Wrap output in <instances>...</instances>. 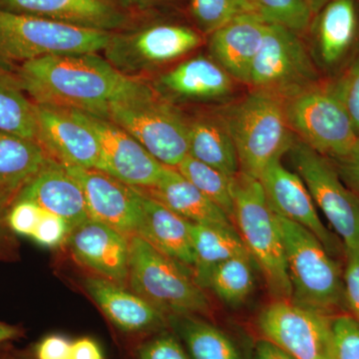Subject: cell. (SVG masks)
Masks as SVG:
<instances>
[{"label":"cell","mask_w":359,"mask_h":359,"mask_svg":"<svg viewBox=\"0 0 359 359\" xmlns=\"http://www.w3.org/2000/svg\"><path fill=\"white\" fill-rule=\"evenodd\" d=\"M335 359H359V323L349 313L332 320Z\"/></svg>","instance_id":"obj_36"},{"label":"cell","mask_w":359,"mask_h":359,"mask_svg":"<svg viewBox=\"0 0 359 359\" xmlns=\"http://www.w3.org/2000/svg\"><path fill=\"white\" fill-rule=\"evenodd\" d=\"M294 172L314 204L337 233L344 250L359 249V197L346 185L328 158L295 138L289 152Z\"/></svg>","instance_id":"obj_10"},{"label":"cell","mask_w":359,"mask_h":359,"mask_svg":"<svg viewBox=\"0 0 359 359\" xmlns=\"http://www.w3.org/2000/svg\"><path fill=\"white\" fill-rule=\"evenodd\" d=\"M330 86L344 105L359 137V54Z\"/></svg>","instance_id":"obj_35"},{"label":"cell","mask_w":359,"mask_h":359,"mask_svg":"<svg viewBox=\"0 0 359 359\" xmlns=\"http://www.w3.org/2000/svg\"><path fill=\"white\" fill-rule=\"evenodd\" d=\"M344 297L346 311L359 323V249L344 250Z\"/></svg>","instance_id":"obj_40"},{"label":"cell","mask_w":359,"mask_h":359,"mask_svg":"<svg viewBox=\"0 0 359 359\" xmlns=\"http://www.w3.org/2000/svg\"><path fill=\"white\" fill-rule=\"evenodd\" d=\"M285 247L292 302L335 316L346 311L344 271L313 233L276 214Z\"/></svg>","instance_id":"obj_4"},{"label":"cell","mask_w":359,"mask_h":359,"mask_svg":"<svg viewBox=\"0 0 359 359\" xmlns=\"http://www.w3.org/2000/svg\"><path fill=\"white\" fill-rule=\"evenodd\" d=\"M18 335H20V330L18 328L0 323V342L15 339Z\"/></svg>","instance_id":"obj_46"},{"label":"cell","mask_w":359,"mask_h":359,"mask_svg":"<svg viewBox=\"0 0 359 359\" xmlns=\"http://www.w3.org/2000/svg\"><path fill=\"white\" fill-rule=\"evenodd\" d=\"M271 210L278 216L313 233L332 257L344 252V245L321 221L316 205L301 177L276 160L259 179Z\"/></svg>","instance_id":"obj_15"},{"label":"cell","mask_w":359,"mask_h":359,"mask_svg":"<svg viewBox=\"0 0 359 359\" xmlns=\"http://www.w3.org/2000/svg\"><path fill=\"white\" fill-rule=\"evenodd\" d=\"M44 210L29 201H18L9 210L7 226L18 235L32 237Z\"/></svg>","instance_id":"obj_37"},{"label":"cell","mask_w":359,"mask_h":359,"mask_svg":"<svg viewBox=\"0 0 359 359\" xmlns=\"http://www.w3.org/2000/svg\"><path fill=\"white\" fill-rule=\"evenodd\" d=\"M202 42V33L190 26L157 22L111 33L102 52L118 72L139 79L154 68L195 50Z\"/></svg>","instance_id":"obj_8"},{"label":"cell","mask_w":359,"mask_h":359,"mask_svg":"<svg viewBox=\"0 0 359 359\" xmlns=\"http://www.w3.org/2000/svg\"><path fill=\"white\" fill-rule=\"evenodd\" d=\"M84 287L108 320L123 332H154L168 323L166 314L117 283L98 276H88Z\"/></svg>","instance_id":"obj_21"},{"label":"cell","mask_w":359,"mask_h":359,"mask_svg":"<svg viewBox=\"0 0 359 359\" xmlns=\"http://www.w3.org/2000/svg\"><path fill=\"white\" fill-rule=\"evenodd\" d=\"M35 112L37 142L47 154L65 166L97 170L100 163L98 140L72 111L35 104Z\"/></svg>","instance_id":"obj_16"},{"label":"cell","mask_w":359,"mask_h":359,"mask_svg":"<svg viewBox=\"0 0 359 359\" xmlns=\"http://www.w3.org/2000/svg\"><path fill=\"white\" fill-rule=\"evenodd\" d=\"M269 22L259 14H247L209 35L212 58L233 80L247 84L250 67L269 32Z\"/></svg>","instance_id":"obj_22"},{"label":"cell","mask_w":359,"mask_h":359,"mask_svg":"<svg viewBox=\"0 0 359 359\" xmlns=\"http://www.w3.org/2000/svg\"><path fill=\"white\" fill-rule=\"evenodd\" d=\"M138 190L141 193L143 217L137 236L192 271L195 256L190 222L182 218L146 191Z\"/></svg>","instance_id":"obj_24"},{"label":"cell","mask_w":359,"mask_h":359,"mask_svg":"<svg viewBox=\"0 0 359 359\" xmlns=\"http://www.w3.org/2000/svg\"><path fill=\"white\" fill-rule=\"evenodd\" d=\"M63 166L81 186L90 218L127 237L137 235L143 217L138 189L99 170Z\"/></svg>","instance_id":"obj_14"},{"label":"cell","mask_w":359,"mask_h":359,"mask_svg":"<svg viewBox=\"0 0 359 359\" xmlns=\"http://www.w3.org/2000/svg\"><path fill=\"white\" fill-rule=\"evenodd\" d=\"M254 359H295L273 342L264 339L257 342Z\"/></svg>","instance_id":"obj_45"},{"label":"cell","mask_w":359,"mask_h":359,"mask_svg":"<svg viewBox=\"0 0 359 359\" xmlns=\"http://www.w3.org/2000/svg\"><path fill=\"white\" fill-rule=\"evenodd\" d=\"M154 88L170 102H209L229 96L233 77L212 58L184 61L156 80Z\"/></svg>","instance_id":"obj_19"},{"label":"cell","mask_w":359,"mask_h":359,"mask_svg":"<svg viewBox=\"0 0 359 359\" xmlns=\"http://www.w3.org/2000/svg\"><path fill=\"white\" fill-rule=\"evenodd\" d=\"M330 161L342 181L359 197V139L348 154Z\"/></svg>","instance_id":"obj_41"},{"label":"cell","mask_w":359,"mask_h":359,"mask_svg":"<svg viewBox=\"0 0 359 359\" xmlns=\"http://www.w3.org/2000/svg\"><path fill=\"white\" fill-rule=\"evenodd\" d=\"M69 233V228L65 219L44 210L30 238L42 247L56 248L66 242Z\"/></svg>","instance_id":"obj_38"},{"label":"cell","mask_w":359,"mask_h":359,"mask_svg":"<svg viewBox=\"0 0 359 359\" xmlns=\"http://www.w3.org/2000/svg\"><path fill=\"white\" fill-rule=\"evenodd\" d=\"M48 159L39 142L0 131V218L6 221L21 191Z\"/></svg>","instance_id":"obj_25"},{"label":"cell","mask_w":359,"mask_h":359,"mask_svg":"<svg viewBox=\"0 0 359 359\" xmlns=\"http://www.w3.org/2000/svg\"><path fill=\"white\" fill-rule=\"evenodd\" d=\"M219 113L237 149L240 172L252 178L259 180L266 168L282 159L294 144L285 98L273 92L254 89Z\"/></svg>","instance_id":"obj_3"},{"label":"cell","mask_w":359,"mask_h":359,"mask_svg":"<svg viewBox=\"0 0 359 359\" xmlns=\"http://www.w3.org/2000/svg\"><path fill=\"white\" fill-rule=\"evenodd\" d=\"M6 219L0 218V245H2L6 238Z\"/></svg>","instance_id":"obj_48"},{"label":"cell","mask_w":359,"mask_h":359,"mask_svg":"<svg viewBox=\"0 0 359 359\" xmlns=\"http://www.w3.org/2000/svg\"><path fill=\"white\" fill-rule=\"evenodd\" d=\"M18 201H29L60 217L70 231L90 218L81 186L50 156L39 173L21 191Z\"/></svg>","instance_id":"obj_20"},{"label":"cell","mask_w":359,"mask_h":359,"mask_svg":"<svg viewBox=\"0 0 359 359\" xmlns=\"http://www.w3.org/2000/svg\"><path fill=\"white\" fill-rule=\"evenodd\" d=\"M233 222L261 269L273 301H292L282 233L259 180L238 172L233 178Z\"/></svg>","instance_id":"obj_5"},{"label":"cell","mask_w":359,"mask_h":359,"mask_svg":"<svg viewBox=\"0 0 359 359\" xmlns=\"http://www.w3.org/2000/svg\"><path fill=\"white\" fill-rule=\"evenodd\" d=\"M0 7L105 32L125 29L131 21L119 0H0Z\"/></svg>","instance_id":"obj_18"},{"label":"cell","mask_w":359,"mask_h":359,"mask_svg":"<svg viewBox=\"0 0 359 359\" xmlns=\"http://www.w3.org/2000/svg\"><path fill=\"white\" fill-rule=\"evenodd\" d=\"M72 342L60 337L50 335L45 337L36 347L37 359H70Z\"/></svg>","instance_id":"obj_42"},{"label":"cell","mask_w":359,"mask_h":359,"mask_svg":"<svg viewBox=\"0 0 359 359\" xmlns=\"http://www.w3.org/2000/svg\"><path fill=\"white\" fill-rule=\"evenodd\" d=\"M70 359H104V354L95 340L83 337L72 342Z\"/></svg>","instance_id":"obj_43"},{"label":"cell","mask_w":359,"mask_h":359,"mask_svg":"<svg viewBox=\"0 0 359 359\" xmlns=\"http://www.w3.org/2000/svg\"><path fill=\"white\" fill-rule=\"evenodd\" d=\"M254 264L249 255L224 262L215 269L208 289L223 304L238 308L255 289Z\"/></svg>","instance_id":"obj_31"},{"label":"cell","mask_w":359,"mask_h":359,"mask_svg":"<svg viewBox=\"0 0 359 359\" xmlns=\"http://www.w3.org/2000/svg\"><path fill=\"white\" fill-rule=\"evenodd\" d=\"M313 33L320 62L334 69L344 62L359 39V0H330L314 15Z\"/></svg>","instance_id":"obj_23"},{"label":"cell","mask_w":359,"mask_h":359,"mask_svg":"<svg viewBox=\"0 0 359 359\" xmlns=\"http://www.w3.org/2000/svg\"><path fill=\"white\" fill-rule=\"evenodd\" d=\"M15 75L33 103L104 118L109 104L131 79L98 53L34 59L20 65Z\"/></svg>","instance_id":"obj_1"},{"label":"cell","mask_w":359,"mask_h":359,"mask_svg":"<svg viewBox=\"0 0 359 359\" xmlns=\"http://www.w3.org/2000/svg\"><path fill=\"white\" fill-rule=\"evenodd\" d=\"M128 285L132 292L166 314H207L211 306L192 271L139 236L129 237Z\"/></svg>","instance_id":"obj_7"},{"label":"cell","mask_w":359,"mask_h":359,"mask_svg":"<svg viewBox=\"0 0 359 359\" xmlns=\"http://www.w3.org/2000/svg\"><path fill=\"white\" fill-rule=\"evenodd\" d=\"M168 325L185 342L193 359H242L229 335L196 314H170Z\"/></svg>","instance_id":"obj_29"},{"label":"cell","mask_w":359,"mask_h":359,"mask_svg":"<svg viewBox=\"0 0 359 359\" xmlns=\"http://www.w3.org/2000/svg\"><path fill=\"white\" fill-rule=\"evenodd\" d=\"M73 257L97 276L126 287L129 278V237L89 218L66 240Z\"/></svg>","instance_id":"obj_17"},{"label":"cell","mask_w":359,"mask_h":359,"mask_svg":"<svg viewBox=\"0 0 359 359\" xmlns=\"http://www.w3.org/2000/svg\"><path fill=\"white\" fill-rule=\"evenodd\" d=\"M257 13L269 22L276 23L294 32H309L313 14L302 0H252Z\"/></svg>","instance_id":"obj_34"},{"label":"cell","mask_w":359,"mask_h":359,"mask_svg":"<svg viewBox=\"0 0 359 359\" xmlns=\"http://www.w3.org/2000/svg\"><path fill=\"white\" fill-rule=\"evenodd\" d=\"M190 13L198 30L207 35L240 16L257 14L252 0H190Z\"/></svg>","instance_id":"obj_33"},{"label":"cell","mask_w":359,"mask_h":359,"mask_svg":"<svg viewBox=\"0 0 359 359\" xmlns=\"http://www.w3.org/2000/svg\"><path fill=\"white\" fill-rule=\"evenodd\" d=\"M71 111L93 131L98 140L100 163L97 170L134 188H154L165 166L136 139L107 118Z\"/></svg>","instance_id":"obj_13"},{"label":"cell","mask_w":359,"mask_h":359,"mask_svg":"<svg viewBox=\"0 0 359 359\" xmlns=\"http://www.w3.org/2000/svg\"><path fill=\"white\" fill-rule=\"evenodd\" d=\"M119 1L128 11L149 13V11H158L165 7L176 6L185 0H119Z\"/></svg>","instance_id":"obj_44"},{"label":"cell","mask_w":359,"mask_h":359,"mask_svg":"<svg viewBox=\"0 0 359 359\" xmlns=\"http://www.w3.org/2000/svg\"><path fill=\"white\" fill-rule=\"evenodd\" d=\"M292 131L299 140L328 159L344 157L359 137L344 105L330 85H313L285 98Z\"/></svg>","instance_id":"obj_9"},{"label":"cell","mask_w":359,"mask_h":359,"mask_svg":"<svg viewBox=\"0 0 359 359\" xmlns=\"http://www.w3.org/2000/svg\"><path fill=\"white\" fill-rule=\"evenodd\" d=\"M190 230L195 256L193 280L203 290L208 289L210 278L219 264L249 255L237 231L195 224H190Z\"/></svg>","instance_id":"obj_28"},{"label":"cell","mask_w":359,"mask_h":359,"mask_svg":"<svg viewBox=\"0 0 359 359\" xmlns=\"http://www.w3.org/2000/svg\"><path fill=\"white\" fill-rule=\"evenodd\" d=\"M111 33L0 7V62L22 65L46 56L99 53L109 41Z\"/></svg>","instance_id":"obj_6"},{"label":"cell","mask_w":359,"mask_h":359,"mask_svg":"<svg viewBox=\"0 0 359 359\" xmlns=\"http://www.w3.org/2000/svg\"><path fill=\"white\" fill-rule=\"evenodd\" d=\"M106 118L164 166L176 169L189 155L188 120L174 103L141 79H130L108 106Z\"/></svg>","instance_id":"obj_2"},{"label":"cell","mask_w":359,"mask_h":359,"mask_svg":"<svg viewBox=\"0 0 359 359\" xmlns=\"http://www.w3.org/2000/svg\"><path fill=\"white\" fill-rule=\"evenodd\" d=\"M189 156L233 178L240 172L237 149L219 113L188 120Z\"/></svg>","instance_id":"obj_27"},{"label":"cell","mask_w":359,"mask_h":359,"mask_svg":"<svg viewBox=\"0 0 359 359\" xmlns=\"http://www.w3.org/2000/svg\"><path fill=\"white\" fill-rule=\"evenodd\" d=\"M289 301H273L262 311L264 339L295 359H335L332 320Z\"/></svg>","instance_id":"obj_12"},{"label":"cell","mask_w":359,"mask_h":359,"mask_svg":"<svg viewBox=\"0 0 359 359\" xmlns=\"http://www.w3.org/2000/svg\"><path fill=\"white\" fill-rule=\"evenodd\" d=\"M302 1L309 7V11H311L314 18V15L320 11L321 7L325 6L330 0H302Z\"/></svg>","instance_id":"obj_47"},{"label":"cell","mask_w":359,"mask_h":359,"mask_svg":"<svg viewBox=\"0 0 359 359\" xmlns=\"http://www.w3.org/2000/svg\"><path fill=\"white\" fill-rule=\"evenodd\" d=\"M144 191L191 224L238 233L231 219L218 205L208 199L175 168L165 166L154 188Z\"/></svg>","instance_id":"obj_26"},{"label":"cell","mask_w":359,"mask_h":359,"mask_svg":"<svg viewBox=\"0 0 359 359\" xmlns=\"http://www.w3.org/2000/svg\"><path fill=\"white\" fill-rule=\"evenodd\" d=\"M176 169L233 222V178L189 155Z\"/></svg>","instance_id":"obj_32"},{"label":"cell","mask_w":359,"mask_h":359,"mask_svg":"<svg viewBox=\"0 0 359 359\" xmlns=\"http://www.w3.org/2000/svg\"><path fill=\"white\" fill-rule=\"evenodd\" d=\"M138 359H189L188 355L173 334H161L144 342L137 349Z\"/></svg>","instance_id":"obj_39"},{"label":"cell","mask_w":359,"mask_h":359,"mask_svg":"<svg viewBox=\"0 0 359 359\" xmlns=\"http://www.w3.org/2000/svg\"><path fill=\"white\" fill-rule=\"evenodd\" d=\"M318 83V70L301 34L271 22L247 84L287 98Z\"/></svg>","instance_id":"obj_11"},{"label":"cell","mask_w":359,"mask_h":359,"mask_svg":"<svg viewBox=\"0 0 359 359\" xmlns=\"http://www.w3.org/2000/svg\"><path fill=\"white\" fill-rule=\"evenodd\" d=\"M0 131L37 141L35 104L15 74L0 67Z\"/></svg>","instance_id":"obj_30"}]
</instances>
